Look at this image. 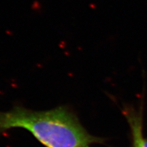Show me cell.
I'll return each mask as SVG.
<instances>
[{
  "mask_svg": "<svg viewBox=\"0 0 147 147\" xmlns=\"http://www.w3.org/2000/svg\"><path fill=\"white\" fill-rule=\"evenodd\" d=\"M127 119L131 129L133 144L132 147H147V138L142 133V118L140 115H136L131 112H125Z\"/></svg>",
  "mask_w": 147,
  "mask_h": 147,
  "instance_id": "2",
  "label": "cell"
},
{
  "mask_svg": "<svg viewBox=\"0 0 147 147\" xmlns=\"http://www.w3.org/2000/svg\"><path fill=\"white\" fill-rule=\"evenodd\" d=\"M12 128L27 130L45 147H88L102 142L88 133L76 116L63 106L46 111L16 106L0 112V132Z\"/></svg>",
  "mask_w": 147,
  "mask_h": 147,
  "instance_id": "1",
  "label": "cell"
}]
</instances>
